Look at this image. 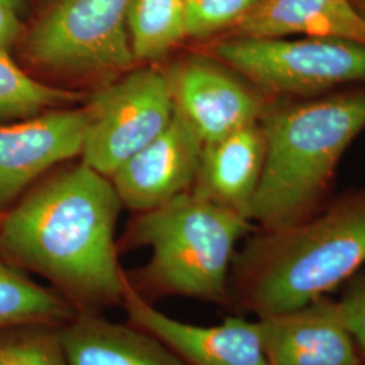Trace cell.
<instances>
[{
	"instance_id": "25",
	"label": "cell",
	"mask_w": 365,
	"mask_h": 365,
	"mask_svg": "<svg viewBox=\"0 0 365 365\" xmlns=\"http://www.w3.org/2000/svg\"><path fill=\"white\" fill-rule=\"evenodd\" d=\"M0 218H1V212H0Z\"/></svg>"
},
{
	"instance_id": "21",
	"label": "cell",
	"mask_w": 365,
	"mask_h": 365,
	"mask_svg": "<svg viewBox=\"0 0 365 365\" xmlns=\"http://www.w3.org/2000/svg\"><path fill=\"white\" fill-rule=\"evenodd\" d=\"M342 286L344 291L337 300L339 315L365 365V265Z\"/></svg>"
},
{
	"instance_id": "16",
	"label": "cell",
	"mask_w": 365,
	"mask_h": 365,
	"mask_svg": "<svg viewBox=\"0 0 365 365\" xmlns=\"http://www.w3.org/2000/svg\"><path fill=\"white\" fill-rule=\"evenodd\" d=\"M76 314L57 291L36 283L0 255V330L25 325L63 327Z\"/></svg>"
},
{
	"instance_id": "9",
	"label": "cell",
	"mask_w": 365,
	"mask_h": 365,
	"mask_svg": "<svg viewBox=\"0 0 365 365\" xmlns=\"http://www.w3.org/2000/svg\"><path fill=\"white\" fill-rule=\"evenodd\" d=\"M129 324L152 334L185 365H268L257 321L226 317L215 327H197L175 319L128 283L122 304Z\"/></svg>"
},
{
	"instance_id": "7",
	"label": "cell",
	"mask_w": 365,
	"mask_h": 365,
	"mask_svg": "<svg viewBox=\"0 0 365 365\" xmlns=\"http://www.w3.org/2000/svg\"><path fill=\"white\" fill-rule=\"evenodd\" d=\"M87 111L83 164L106 178L168 128L175 106L165 73L144 68L99 92Z\"/></svg>"
},
{
	"instance_id": "4",
	"label": "cell",
	"mask_w": 365,
	"mask_h": 365,
	"mask_svg": "<svg viewBox=\"0 0 365 365\" xmlns=\"http://www.w3.org/2000/svg\"><path fill=\"white\" fill-rule=\"evenodd\" d=\"M250 229L247 217L185 192L133 223L131 244L152 256L129 282L149 302L182 297L226 304L235 248Z\"/></svg>"
},
{
	"instance_id": "11",
	"label": "cell",
	"mask_w": 365,
	"mask_h": 365,
	"mask_svg": "<svg viewBox=\"0 0 365 365\" xmlns=\"http://www.w3.org/2000/svg\"><path fill=\"white\" fill-rule=\"evenodd\" d=\"M203 145L194 129L175 113L165 130L111 175L120 203L145 212L190 192Z\"/></svg>"
},
{
	"instance_id": "10",
	"label": "cell",
	"mask_w": 365,
	"mask_h": 365,
	"mask_svg": "<svg viewBox=\"0 0 365 365\" xmlns=\"http://www.w3.org/2000/svg\"><path fill=\"white\" fill-rule=\"evenodd\" d=\"M86 108H56L0 123V212L53 165L80 156Z\"/></svg>"
},
{
	"instance_id": "3",
	"label": "cell",
	"mask_w": 365,
	"mask_h": 365,
	"mask_svg": "<svg viewBox=\"0 0 365 365\" xmlns=\"http://www.w3.org/2000/svg\"><path fill=\"white\" fill-rule=\"evenodd\" d=\"M261 128L265 160L249 220L269 230L313 217L331 199L339 161L365 130V87L272 102Z\"/></svg>"
},
{
	"instance_id": "5",
	"label": "cell",
	"mask_w": 365,
	"mask_h": 365,
	"mask_svg": "<svg viewBox=\"0 0 365 365\" xmlns=\"http://www.w3.org/2000/svg\"><path fill=\"white\" fill-rule=\"evenodd\" d=\"M214 56L271 103L365 87V43L352 39L227 37Z\"/></svg>"
},
{
	"instance_id": "23",
	"label": "cell",
	"mask_w": 365,
	"mask_h": 365,
	"mask_svg": "<svg viewBox=\"0 0 365 365\" xmlns=\"http://www.w3.org/2000/svg\"><path fill=\"white\" fill-rule=\"evenodd\" d=\"M0 3H3V4H7V6H10V7H13L15 9L16 11H19V13H22L24 11V9H25V0H0Z\"/></svg>"
},
{
	"instance_id": "24",
	"label": "cell",
	"mask_w": 365,
	"mask_h": 365,
	"mask_svg": "<svg viewBox=\"0 0 365 365\" xmlns=\"http://www.w3.org/2000/svg\"><path fill=\"white\" fill-rule=\"evenodd\" d=\"M351 3L356 13L359 14L360 18L365 22V0H351Z\"/></svg>"
},
{
	"instance_id": "13",
	"label": "cell",
	"mask_w": 365,
	"mask_h": 365,
	"mask_svg": "<svg viewBox=\"0 0 365 365\" xmlns=\"http://www.w3.org/2000/svg\"><path fill=\"white\" fill-rule=\"evenodd\" d=\"M264 160L265 137L261 122L233 131L221 140L203 145L190 192L249 220Z\"/></svg>"
},
{
	"instance_id": "14",
	"label": "cell",
	"mask_w": 365,
	"mask_h": 365,
	"mask_svg": "<svg viewBox=\"0 0 365 365\" xmlns=\"http://www.w3.org/2000/svg\"><path fill=\"white\" fill-rule=\"evenodd\" d=\"M227 37H331L365 43V22L351 0H261Z\"/></svg>"
},
{
	"instance_id": "6",
	"label": "cell",
	"mask_w": 365,
	"mask_h": 365,
	"mask_svg": "<svg viewBox=\"0 0 365 365\" xmlns=\"http://www.w3.org/2000/svg\"><path fill=\"white\" fill-rule=\"evenodd\" d=\"M131 0H57L25 37L29 61L64 76H103L133 64Z\"/></svg>"
},
{
	"instance_id": "15",
	"label": "cell",
	"mask_w": 365,
	"mask_h": 365,
	"mask_svg": "<svg viewBox=\"0 0 365 365\" xmlns=\"http://www.w3.org/2000/svg\"><path fill=\"white\" fill-rule=\"evenodd\" d=\"M61 339L68 365H185L152 334L101 314H76Z\"/></svg>"
},
{
	"instance_id": "2",
	"label": "cell",
	"mask_w": 365,
	"mask_h": 365,
	"mask_svg": "<svg viewBox=\"0 0 365 365\" xmlns=\"http://www.w3.org/2000/svg\"><path fill=\"white\" fill-rule=\"evenodd\" d=\"M365 265V188L331 197L304 221L260 229L235 253L229 303L257 318L325 297Z\"/></svg>"
},
{
	"instance_id": "12",
	"label": "cell",
	"mask_w": 365,
	"mask_h": 365,
	"mask_svg": "<svg viewBox=\"0 0 365 365\" xmlns=\"http://www.w3.org/2000/svg\"><path fill=\"white\" fill-rule=\"evenodd\" d=\"M256 321L268 365H364L337 300L327 295Z\"/></svg>"
},
{
	"instance_id": "8",
	"label": "cell",
	"mask_w": 365,
	"mask_h": 365,
	"mask_svg": "<svg viewBox=\"0 0 365 365\" xmlns=\"http://www.w3.org/2000/svg\"><path fill=\"white\" fill-rule=\"evenodd\" d=\"M175 113L203 144L260 123L271 102L229 66L206 56H191L165 73Z\"/></svg>"
},
{
	"instance_id": "19",
	"label": "cell",
	"mask_w": 365,
	"mask_h": 365,
	"mask_svg": "<svg viewBox=\"0 0 365 365\" xmlns=\"http://www.w3.org/2000/svg\"><path fill=\"white\" fill-rule=\"evenodd\" d=\"M0 365H68L61 327L25 325L0 330Z\"/></svg>"
},
{
	"instance_id": "22",
	"label": "cell",
	"mask_w": 365,
	"mask_h": 365,
	"mask_svg": "<svg viewBox=\"0 0 365 365\" xmlns=\"http://www.w3.org/2000/svg\"><path fill=\"white\" fill-rule=\"evenodd\" d=\"M25 26L21 13L13 7L0 3V52H9L24 37Z\"/></svg>"
},
{
	"instance_id": "1",
	"label": "cell",
	"mask_w": 365,
	"mask_h": 365,
	"mask_svg": "<svg viewBox=\"0 0 365 365\" xmlns=\"http://www.w3.org/2000/svg\"><path fill=\"white\" fill-rule=\"evenodd\" d=\"M120 199L111 180L81 164L27 192L0 218V249L45 277L76 313L122 304L128 276L115 242Z\"/></svg>"
},
{
	"instance_id": "17",
	"label": "cell",
	"mask_w": 365,
	"mask_h": 365,
	"mask_svg": "<svg viewBox=\"0 0 365 365\" xmlns=\"http://www.w3.org/2000/svg\"><path fill=\"white\" fill-rule=\"evenodd\" d=\"M128 31L134 60L156 61L187 38V0H131Z\"/></svg>"
},
{
	"instance_id": "20",
	"label": "cell",
	"mask_w": 365,
	"mask_h": 365,
	"mask_svg": "<svg viewBox=\"0 0 365 365\" xmlns=\"http://www.w3.org/2000/svg\"><path fill=\"white\" fill-rule=\"evenodd\" d=\"M261 0H187V38L207 39L235 30Z\"/></svg>"
},
{
	"instance_id": "18",
	"label": "cell",
	"mask_w": 365,
	"mask_h": 365,
	"mask_svg": "<svg viewBox=\"0 0 365 365\" xmlns=\"http://www.w3.org/2000/svg\"><path fill=\"white\" fill-rule=\"evenodd\" d=\"M81 99L78 92L41 83L0 52V122L21 120Z\"/></svg>"
}]
</instances>
